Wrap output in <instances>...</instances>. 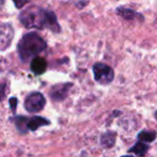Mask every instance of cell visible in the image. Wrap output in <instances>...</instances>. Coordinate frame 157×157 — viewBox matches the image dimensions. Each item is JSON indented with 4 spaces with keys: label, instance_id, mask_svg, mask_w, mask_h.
I'll list each match as a JSON object with an SVG mask.
<instances>
[{
    "label": "cell",
    "instance_id": "7a4b0ae2",
    "mask_svg": "<svg viewBox=\"0 0 157 157\" xmlns=\"http://www.w3.org/2000/svg\"><path fill=\"white\" fill-rule=\"evenodd\" d=\"M46 42L44 39L35 32H30L25 34L17 44V52L19 58L23 62H28L45 50Z\"/></svg>",
    "mask_w": 157,
    "mask_h": 157
},
{
    "label": "cell",
    "instance_id": "4fadbf2b",
    "mask_svg": "<svg viewBox=\"0 0 157 157\" xmlns=\"http://www.w3.org/2000/svg\"><path fill=\"white\" fill-rule=\"evenodd\" d=\"M156 138L155 132H150V130H143L138 135V139L143 142H152Z\"/></svg>",
    "mask_w": 157,
    "mask_h": 157
},
{
    "label": "cell",
    "instance_id": "e0dca14e",
    "mask_svg": "<svg viewBox=\"0 0 157 157\" xmlns=\"http://www.w3.org/2000/svg\"><path fill=\"white\" fill-rule=\"evenodd\" d=\"M2 3H3V0H0V6H1Z\"/></svg>",
    "mask_w": 157,
    "mask_h": 157
},
{
    "label": "cell",
    "instance_id": "30bf717a",
    "mask_svg": "<svg viewBox=\"0 0 157 157\" xmlns=\"http://www.w3.org/2000/svg\"><path fill=\"white\" fill-rule=\"evenodd\" d=\"M28 119H29V118H27V117H16V118L13 119L15 126H16V128L21 132L26 134V132H28V129H27Z\"/></svg>",
    "mask_w": 157,
    "mask_h": 157
},
{
    "label": "cell",
    "instance_id": "8992f818",
    "mask_svg": "<svg viewBox=\"0 0 157 157\" xmlns=\"http://www.w3.org/2000/svg\"><path fill=\"white\" fill-rule=\"evenodd\" d=\"M72 83H60V85H56L52 88L49 92V95L52 97V101H61L67 96L68 91L72 88Z\"/></svg>",
    "mask_w": 157,
    "mask_h": 157
},
{
    "label": "cell",
    "instance_id": "2e32d148",
    "mask_svg": "<svg viewBox=\"0 0 157 157\" xmlns=\"http://www.w3.org/2000/svg\"><path fill=\"white\" fill-rule=\"evenodd\" d=\"M10 106H11L12 111L15 113V112H16V107H17V98H15V97L10 98Z\"/></svg>",
    "mask_w": 157,
    "mask_h": 157
},
{
    "label": "cell",
    "instance_id": "6da1fadb",
    "mask_svg": "<svg viewBox=\"0 0 157 157\" xmlns=\"http://www.w3.org/2000/svg\"><path fill=\"white\" fill-rule=\"evenodd\" d=\"M19 21L27 29H49L54 32L60 31V26L54 12L41 8L29 6L19 14Z\"/></svg>",
    "mask_w": 157,
    "mask_h": 157
},
{
    "label": "cell",
    "instance_id": "9a60e30c",
    "mask_svg": "<svg viewBox=\"0 0 157 157\" xmlns=\"http://www.w3.org/2000/svg\"><path fill=\"white\" fill-rule=\"evenodd\" d=\"M4 97H6V85L0 83V103L3 101Z\"/></svg>",
    "mask_w": 157,
    "mask_h": 157
},
{
    "label": "cell",
    "instance_id": "ac0fdd59",
    "mask_svg": "<svg viewBox=\"0 0 157 157\" xmlns=\"http://www.w3.org/2000/svg\"><path fill=\"white\" fill-rule=\"evenodd\" d=\"M122 157H134V156H129V155H125V156H122Z\"/></svg>",
    "mask_w": 157,
    "mask_h": 157
},
{
    "label": "cell",
    "instance_id": "52a82bcc",
    "mask_svg": "<svg viewBox=\"0 0 157 157\" xmlns=\"http://www.w3.org/2000/svg\"><path fill=\"white\" fill-rule=\"evenodd\" d=\"M50 121L47 119L43 118V117H37L34 116L32 118L28 119V123H27V129L31 130V132H35L37 128L42 127V126H46L49 125Z\"/></svg>",
    "mask_w": 157,
    "mask_h": 157
},
{
    "label": "cell",
    "instance_id": "7c38bea8",
    "mask_svg": "<svg viewBox=\"0 0 157 157\" xmlns=\"http://www.w3.org/2000/svg\"><path fill=\"white\" fill-rule=\"evenodd\" d=\"M117 12H118L121 16L124 17V18H126V19H134V18H136V17L140 16V14H138V13L135 12V11L130 10V9L119 8L118 10H117Z\"/></svg>",
    "mask_w": 157,
    "mask_h": 157
},
{
    "label": "cell",
    "instance_id": "3957f363",
    "mask_svg": "<svg viewBox=\"0 0 157 157\" xmlns=\"http://www.w3.org/2000/svg\"><path fill=\"white\" fill-rule=\"evenodd\" d=\"M94 79L101 85H108L114 78V73L110 66L104 63H95L93 65Z\"/></svg>",
    "mask_w": 157,
    "mask_h": 157
},
{
    "label": "cell",
    "instance_id": "5b68a950",
    "mask_svg": "<svg viewBox=\"0 0 157 157\" xmlns=\"http://www.w3.org/2000/svg\"><path fill=\"white\" fill-rule=\"evenodd\" d=\"M14 37V30L10 24L0 25V50H6L11 46Z\"/></svg>",
    "mask_w": 157,
    "mask_h": 157
},
{
    "label": "cell",
    "instance_id": "5bb4252c",
    "mask_svg": "<svg viewBox=\"0 0 157 157\" xmlns=\"http://www.w3.org/2000/svg\"><path fill=\"white\" fill-rule=\"evenodd\" d=\"M30 1H31V0H13V2L15 3V6H16L17 9L24 8V6L27 3H29Z\"/></svg>",
    "mask_w": 157,
    "mask_h": 157
},
{
    "label": "cell",
    "instance_id": "8fae6325",
    "mask_svg": "<svg viewBox=\"0 0 157 157\" xmlns=\"http://www.w3.org/2000/svg\"><path fill=\"white\" fill-rule=\"evenodd\" d=\"M147 149H149V147L147 144H144L142 142H138L132 149H129V152L130 153H135L137 156H143L147 152Z\"/></svg>",
    "mask_w": 157,
    "mask_h": 157
},
{
    "label": "cell",
    "instance_id": "9c48e42d",
    "mask_svg": "<svg viewBox=\"0 0 157 157\" xmlns=\"http://www.w3.org/2000/svg\"><path fill=\"white\" fill-rule=\"evenodd\" d=\"M114 142H116V134H114V132H107L101 136V143L103 147L109 149V147H111L112 145L114 144Z\"/></svg>",
    "mask_w": 157,
    "mask_h": 157
},
{
    "label": "cell",
    "instance_id": "ba28073f",
    "mask_svg": "<svg viewBox=\"0 0 157 157\" xmlns=\"http://www.w3.org/2000/svg\"><path fill=\"white\" fill-rule=\"evenodd\" d=\"M30 68L35 75H41L43 73H45L46 68H47V62H46V60L44 58L36 57L31 61Z\"/></svg>",
    "mask_w": 157,
    "mask_h": 157
},
{
    "label": "cell",
    "instance_id": "d6986e66",
    "mask_svg": "<svg viewBox=\"0 0 157 157\" xmlns=\"http://www.w3.org/2000/svg\"><path fill=\"white\" fill-rule=\"evenodd\" d=\"M155 119H156V120H157V111L155 112Z\"/></svg>",
    "mask_w": 157,
    "mask_h": 157
},
{
    "label": "cell",
    "instance_id": "277c9868",
    "mask_svg": "<svg viewBox=\"0 0 157 157\" xmlns=\"http://www.w3.org/2000/svg\"><path fill=\"white\" fill-rule=\"evenodd\" d=\"M46 99L42 93L40 92H33V93L29 94L25 101V108L28 112L30 113H36L43 110L45 107Z\"/></svg>",
    "mask_w": 157,
    "mask_h": 157
}]
</instances>
